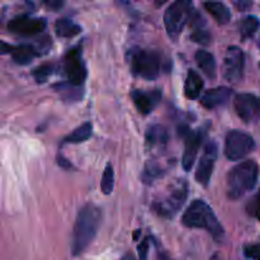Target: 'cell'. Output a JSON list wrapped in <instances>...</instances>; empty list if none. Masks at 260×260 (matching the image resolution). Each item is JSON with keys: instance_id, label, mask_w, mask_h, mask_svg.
<instances>
[{"instance_id": "cell-35", "label": "cell", "mask_w": 260, "mask_h": 260, "mask_svg": "<svg viewBox=\"0 0 260 260\" xmlns=\"http://www.w3.org/2000/svg\"><path fill=\"white\" fill-rule=\"evenodd\" d=\"M121 260H136V258H135V256L132 255L131 253H127L126 255L122 256V259H121Z\"/></svg>"}, {"instance_id": "cell-15", "label": "cell", "mask_w": 260, "mask_h": 260, "mask_svg": "<svg viewBox=\"0 0 260 260\" xmlns=\"http://www.w3.org/2000/svg\"><path fill=\"white\" fill-rule=\"evenodd\" d=\"M231 90L228 86H217V88L208 89L205 94H203L202 99H201V104L207 109L217 108V107L223 106L229 102L231 98Z\"/></svg>"}, {"instance_id": "cell-28", "label": "cell", "mask_w": 260, "mask_h": 260, "mask_svg": "<svg viewBox=\"0 0 260 260\" xmlns=\"http://www.w3.org/2000/svg\"><path fill=\"white\" fill-rule=\"evenodd\" d=\"M53 71H55V66L50 65V63H46V65H41L38 68H36L32 71V76L36 79V81L38 84H42L48 80V78L52 75Z\"/></svg>"}, {"instance_id": "cell-19", "label": "cell", "mask_w": 260, "mask_h": 260, "mask_svg": "<svg viewBox=\"0 0 260 260\" xmlns=\"http://www.w3.org/2000/svg\"><path fill=\"white\" fill-rule=\"evenodd\" d=\"M205 9L212 15L218 24H226L231 19V12L223 3L220 2H206L203 3Z\"/></svg>"}, {"instance_id": "cell-23", "label": "cell", "mask_w": 260, "mask_h": 260, "mask_svg": "<svg viewBox=\"0 0 260 260\" xmlns=\"http://www.w3.org/2000/svg\"><path fill=\"white\" fill-rule=\"evenodd\" d=\"M53 89L62 96L65 101L76 102L83 98V89L81 86H75L73 84L68 83H58L53 85Z\"/></svg>"}, {"instance_id": "cell-1", "label": "cell", "mask_w": 260, "mask_h": 260, "mask_svg": "<svg viewBox=\"0 0 260 260\" xmlns=\"http://www.w3.org/2000/svg\"><path fill=\"white\" fill-rule=\"evenodd\" d=\"M101 220L102 212L96 206L88 203L81 207L73 230V241H71L73 255H80L90 245L98 233Z\"/></svg>"}, {"instance_id": "cell-9", "label": "cell", "mask_w": 260, "mask_h": 260, "mask_svg": "<svg viewBox=\"0 0 260 260\" xmlns=\"http://www.w3.org/2000/svg\"><path fill=\"white\" fill-rule=\"evenodd\" d=\"M180 135L184 137V154L182 157V165L185 172H189L193 168L198 151L201 149L203 139H205V128H200L197 131H190L187 126L180 128Z\"/></svg>"}, {"instance_id": "cell-30", "label": "cell", "mask_w": 260, "mask_h": 260, "mask_svg": "<svg viewBox=\"0 0 260 260\" xmlns=\"http://www.w3.org/2000/svg\"><path fill=\"white\" fill-rule=\"evenodd\" d=\"M244 253L248 258L254 260H260V244H255V245H249L244 248Z\"/></svg>"}, {"instance_id": "cell-24", "label": "cell", "mask_w": 260, "mask_h": 260, "mask_svg": "<svg viewBox=\"0 0 260 260\" xmlns=\"http://www.w3.org/2000/svg\"><path fill=\"white\" fill-rule=\"evenodd\" d=\"M91 134H93V124L90 122H85L80 127L74 129L68 137H65L63 142L65 144H80V142H84L90 139Z\"/></svg>"}, {"instance_id": "cell-3", "label": "cell", "mask_w": 260, "mask_h": 260, "mask_svg": "<svg viewBox=\"0 0 260 260\" xmlns=\"http://www.w3.org/2000/svg\"><path fill=\"white\" fill-rule=\"evenodd\" d=\"M259 168L254 160L240 162L228 175V196L230 200H239L250 192L258 180Z\"/></svg>"}, {"instance_id": "cell-34", "label": "cell", "mask_w": 260, "mask_h": 260, "mask_svg": "<svg viewBox=\"0 0 260 260\" xmlns=\"http://www.w3.org/2000/svg\"><path fill=\"white\" fill-rule=\"evenodd\" d=\"M57 161H58V164H60V167L65 168V169H69V168H71L70 162H69L66 159H63L62 156H58L57 157Z\"/></svg>"}, {"instance_id": "cell-4", "label": "cell", "mask_w": 260, "mask_h": 260, "mask_svg": "<svg viewBox=\"0 0 260 260\" xmlns=\"http://www.w3.org/2000/svg\"><path fill=\"white\" fill-rule=\"evenodd\" d=\"M128 61L134 75L146 80H155L160 74V55L155 51L134 47L128 52Z\"/></svg>"}, {"instance_id": "cell-20", "label": "cell", "mask_w": 260, "mask_h": 260, "mask_svg": "<svg viewBox=\"0 0 260 260\" xmlns=\"http://www.w3.org/2000/svg\"><path fill=\"white\" fill-rule=\"evenodd\" d=\"M196 61H197V65L200 66L201 70L203 71V74L208 79L216 78V60L212 53L205 50L197 51V53H196Z\"/></svg>"}, {"instance_id": "cell-8", "label": "cell", "mask_w": 260, "mask_h": 260, "mask_svg": "<svg viewBox=\"0 0 260 260\" xmlns=\"http://www.w3.org/2000/svg\"><path fill=\"white\" fill-rule=\"evenodd\" d=\"M187 185H185V183H182L178 187L173 188V190L165 200L155 202L152 205V210L164 218L174 217L180 211L182 206L184 205L185 200H187Z\"/></svg>"}, {"instance_id": "cell-16", "label": "cell", "mask_w": 260, "mask_h": 260, "mask_svg": "<svg viewBox=\"0 0 260 260\" xmlns=\"http://www.w3.org/2000/svg\"><path fill=\"white\" fill-rule=\"evenodd\" d=\"M168 142V132L161 124H154L146 131V147L149 150L164 149Z\"/></svg>"}, {"instance_id": "cell-25", "label": "cell", "mask_w": 260, "mask_h": 260, "mask_svg": "<svg viewBox=\"0 0 260 260\" xmlns=\"http://www.w3.org/2000/svg\"><path fill=\"white\" fill-rule=\"evenodd\" d=\"M260 27V20L258 17L255 15H248L244 19H241L240 25H239V29H240V35L243 40H246V38L253 37L256 33V30L259 29Z\"/></svg>"}, {"instance_id": "cell-32", "label": "cell", "mask_w": 260, "mask_h": 260, "mask_svg": "<svg viewBox=\"0 0 260 260\" xmlns=\"http://www.w3.org/2000/svg\"><path fill=\"white\" fill-rule=\"evenodd\" d=\"M43 3H45V5H47L48 8H52L53 10L60 9L63 5V2H61V0H45Z\"/></svg>"}, {"instance_id": "cell-5", "label": "cell", "mask_w": 260, "mask_h": 260, "mask_svg": "<svg viewBox=\"0 0 260 260\" xmlns=\"http://www.w3.org/2000/svg\"><path fill=\"white\" fill-rule=\"evenodd\" d=\"M193 5L188 0H179L168 7L164 14V24L168 36L172 40H177L182 33L183 28L192 18Z\"/></svg>"}, {"instance_id": "cell-6", "label": "cell", "mask_w": 260, "mask_h": 260, "mask_svg": "<svg viewBox=\"0 0 260 260\" xmlns=\"http://www.w3.org/2000/svg\"><path fill=\"white\" fill-rule=\"evenodd\" d=\"M254 146H255V142L250 135L239 131V129H234L229 132L226 136L225 155L231 161H239L250 154Z\"/></svg>"}, {"instance_id": "cell-18", "label": "cell", "mask_w": 260, "mask_h": 260, "mask_svg": "<svg viewBox=\"0 0 260 260\" xmlns=\"http://www.w3.org/2000/svg\"><path fill=\"white\" fill-rule=\"evenodd\" d=\"M205 83H203L202 78L200 74L194 70L188 71V75L185 78L184 83V94L188 99L194 101V99L200 98L201 91H202Z\"/></svg>"}, {"instance_id": "cell-17", "label": "cell", "mask_w": 260, "mask_h": 260, "mask_svg": "<svg viewBox=\"0 0 260 260\" xmlns=\"http://www.w3.org/2000/svg\"><path fill=\"white\" fill-rule=\"evenodd\" d=\"M12 55L13 61L18 65H28L32 62V60L37 56H40L37 47L32 45H18L13 46L12 48Z\"/></svg>"}, {"instance_id": "cell-27", "label": "cell", "mask_w": 260, "mask_h": 260, "mask_svg": "<svg viewBox=\"0 0 260 260\" xmlns=\"http://www.w3.org/2000/svg\"><path fill=\"white\" fill-rule=\"evenodd\" d=\"M102 192L106 196L111 194L114 189V170L111 164H107L106 169H104L103 177H102Z\"/></svg>"}, {"instance_id": "cell-2", "label": "cell", "mask_w": 260, "mask_h": 260, "mask_svg": "<svg viewBox=\"0 0 260 260\" xmlns=\"http://www.w3.org/2000/svg\"><path fill=\"white\" fill-rule=\"evenodd\" d=\"M182 223L189 229H203L215 239H221L225 234L220 221L212 208L205 201L196 200L190 203L182 217Z\"/></svg>"}, {"instance_id": "cell-7", "label": "cell", "mask_w": 260, "mask_h": 260, "mask_svg": "<svg viewBox=\"0 0 260 260\" xmlns=\"http://www.w3.org/2000/svg\"><path fill=\"white\" fill-rule=\"evenodd\" d=\"M63 71L68 76V81L75 86H83L86 79V68L83 60L80 47H74L68 51L63 57Z\"/></svg>"}, {"instance_id": "cell-14", "label": "cell", "mask_w": 260, "mask_h": 260, "mask_svg": "<svg viewBox=\"0 0 260 260\" xmlns=\"http://www.w3.org/2000/svg\"><path fill=\"white\" fill-rule=\"evenodd\" d=\"M131 98L137 111L146 116L159 104L160 99H161V93L159 90L145 91L135 89V90L131 91Z\"/></svg>"}, {"instance_id": "cell-29", "label": "cell", "mask_w": 260, "mask_h": 260, "mask_svg": "<svg viewBox=\"0 0 260 260\" xmlns=\"http://www.w3.org/2000/svg\"><path fill=\"white\" fill-rule=\"evenodd\" d=\"M246 212L249 213V216L260 221V190L249 201L246 206Z\"/></svg>"}, {"instance_id": "cell-11", "label": "cell", "mask_w": 260, "mask_h": 260, "mask_svg": "<svg viewBox=\"0 0 260 260\" xmlns=\"http://www.w3.org/2000/svg\"><path fill=\"white\" fill-rule=\"evenodd\" d=\"M234 107L238 116L245 123H255L260 117V96L251 93H241L235 96Z\"/></svg>"}, {"instance_id": "cell-21", "label": "cell", "mask_w": 260, "mask_h": 260, "mask_svg": "<svg viewBox=\"0 0 260 260\" xmlns=\"http://www.w3.org/2000/svg\"><path fill=\"white\" fill-rule=\"evenodd\" d=\"M205 25V19L198 14L197 12H194V18L192 14V27H193V33L190 36L194 42L201 43V45H208L211 41V35L208 32L207 28L203 27Z\"/></svg>"}, {"instance_id": "cell-31", "label": "cell", "mask_w": 260, "mask_h": 260, "mask_svg": "<svg viewBox=\"0 0 260 260\" xmlns=\"http://www.w3.org/2000/svg\"><path fill=\"white\" fill-rule=\"evenodd\" d=\"M137 251H139V258L140 260H146L147 254H149V238H145L144 240L141 241V244L137 248Z\"/></svg>"}, {"instance_id": "cell-26", "label": "cell", "mask_w": 260, "mask_h": 260, "mask_svg": "<svg viewBox=\"0 0 260 260\" xmlns=\"http://www.w3.org/2000/svg\"><path fill=\"white\" fill-rule=\"evenodd\" d=\"M164 174V169L160 167L157 162L155 161H149L145 167L144 174H142V180H144L146 184H150L151 182H154L155 179L160 178Z\"/></svg>"}, {"instance_id": "cell-13", "label": "cell", "mask_w": 260, "mask_h": 260, "mask_svg": "<svg viewBox=\"0 0 260 260\" xmlns=\"http://www.w3.org/2000/svg\"><path fill=\"white\" fill-rule=\"evenodd\" d=\"M216 159H217V145L211 141L206 145L205 154L201 157L197 170H196V180L203 187H207L210 183Z\"/></svg>"}, {"instance_id": "cell-33", "label": "cell", "mask_w": 260, "mask_h": 260, "mask_svg": "<svg viewBox=\"0 0 260 260\" xmlns=\"http://www.w3.org/2000/svg\"><path fill=\"white\" fill-rule=\"evenodd\" d=\"M234 4L239 8V10H241V12H243V10H248L249 8L251 7V4H253V3L249 2V0H243V2H235Z\"/></svg>"}, {"instance_id": "cell-22", "label": "cell", "mask_w": 260, "mask_h": 260, "mask_svg": "<svg viewBox=\"0 0 260 260\" xmlns=\"http://www.w3.org/2000/svg\"><path fill=\"white\" fill-rule=\"evenodd\" d=\"M55 32L58 37L71 38L78 36L81 32V28L74 20L69 19V18H61V19L56 20Z\"/></svg>"}, {"instance_id": "cell-12", "label": "cell", "mask_w": 260, "mask_h": 260, "mask_svg": "<svg viewBox=\"0 0 260 260\" xmlns=\"http://www.w3.org/2000/svg\"><path fill=\"white\" fill-rule=\"evenodd\" d=\"M46 25H47V22H46L45 18L20 15V17L14 18L8 23V29L14 35L22 36V37H30V36H36L43 32L46 29Z\"/></svg>"}, {"instance_id": "cell-10", "label": "cell", "mask_w": 260, "mask_h": 260, "mask_svg": "<svg viewBox=\"0 0 260 260\" xmlns=\"http://www.w3.org/2000/svg\"><path fill=\"white\" fill-rule=\"evenodd\" d=\"M245 56L238 46H230L223 58V78L229 83H239L244 76Z\"/></svg>"}]
</instances>
